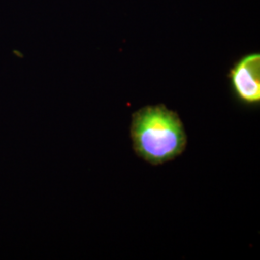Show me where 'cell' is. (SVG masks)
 <instances>
[{
	"label": "cell",
	"instance_id": "1",
	"mask_svg": "<svg viewBox=\"0 0 260 260\" xmlns=\"http://www.w3.org/2000/svg\"><path fill=\"white\" fill-rule=\"evenodd\" d=\"M130 134L135 152L152 165H160L177 157L187 144L180 118L164 105L146 106L135 112Z\"/></svg>",
	"mask_w": 260,
	"mask_h": 260
},
{
	"label": "cell",
	"instance_id": "2",
	"mask_svg": "<svg viewBox=\"0 0 260 260\" xmlns=\"http://www.w3.org/2000/svg\"><path fill=\"white\" fill-rule=\"evenodd\" d=\"M231 79L234 93L246 104L260 102V55L244 57L232 70Z\"/></svg>",
	"mask_w": 260,
	"mask_h": 260
}]
</instances>
